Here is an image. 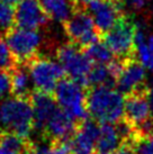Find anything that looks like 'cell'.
<instances>
[{"label": "cell", "instance_id": "9c48e42d", "mask_svg": "<svg viewBox=\"0 0 153 154\" xmlns=\"http://www.w3.org/2000/svg\"><path fill=\"white\" fill-rule=\"evenodd\" d=\"M60 107H62L78 120L89 117L86 106V89L70 77L63 78L54 91Z\"/></svg>", "mask_w": 153, "mask_h": 154}, {"label": "cell", "instance_id": "5b68a950", "mask_svg": "<svg viewBox=\"0 0 153 154\" xmlns=\"http://www.w3.org/2000/svg\"><path fill=\"white\" fill-rule=\"evenodd\" d=\"M62 26L69 41L81 50L101 39L94 17L86 7H76L72 15L62 23Z\"/></svg>", "mask_w": 153, "mask_h": 154}, {"label": "cell", "instance_id": "7c38bea8", "mask_svg": "<svg viewBox=\"0 0 153 154\" xmlns=\"http://www.w3.org/2000/svg\"><path fill=\"white\" fill-rule=\"evenodd\" d=\"M87 10L92 15L101 36L111 29L124 14L120 4L111 0H91L87 6Z\"/></svg>", "mask_w": 153, "mask_h": 154}, {"label": "cell", "instance_id": "4dcf8cb0", "mask_svg": "<svg viewBox=\"0 0 153 154\" xmlns=\"http://www.w3.org/2000/svg\"><path fill=\"white\" fill-rule=\"evenodd\" d=\"M74 154H95V153H74Z\"/></svg>", "mask_w": 153, "mask_h": 154}, {"label": "cell", "instance_id": "30bf717a", "mask_svg": "<svg viewBox=\"0 0 153 154\" xmlns=\"http://www.w3.org/2000/svg\"><path fill=\"white\" fill-rule=\"evenodd\" d=\"M51 20L39 0H20L15 6V26L38 30L46 27Z\"/></svg>", "mask_w": 153, "mask_h": 154}, {"label": "cell", "instance_id": "44dd1931", "mask_svg": "<svg viewBox=\"0 0 153 154\" xmlns=\"http://www.w3.org/2000/svg\"><path fill=\"white\" fill-rule=\"evenodd\" d=\"M18 64L4 35L0 34V70L11 71Z\"/></svg>", "mask_w": 153, "mask_h": 154}, {"label": "cell", "instance_id": "ffe728a7", "mask_svg": "<svg viewBox=\"0 0 153 154\" xmlns=\"http://www.w3.org/2000/svg\"><path fill=\"white\" fill-rule=\"evenodd\" d=\"M15 27V8L13 5L0 1V34L5 35Z\"/></svg>", "mask_w": 153, "mask_h": 154}, {"label": "cell", "instance_id": "9a60e30c", "mask_svg": "<svg viewBox=\"0 0 153 154\" xmlns=\"http://www.w3.org/2000/svg\"><path fill=\"white\" fill-rule=\"evenodd\" d=\"M145 85V66L139 59L125 60L123 71L116 82L117 89L125 96Z\"/></svg>", "mask_w": 153, "mask_h": 154}, {"label": "cell", "instance_id": "5bb4252c", "mask_svg": "<svg viewBox=\"0 0 153 154\" xmlns=\"http://www.w3.org/2000/svg\"><path fill=\"white\" fill-rule=\"evenodd\" d=\"M100 132V123L87 117L78 123L72 144L74 153H95V147Z\"/></svg>", "mask_w": 153, "mask_h": 154}, {"label": "cell", "instance_id": "8fae6325", "mask_svg": "<svg viewBox=\"0 0 153 154\" xmlns=\"http://www.w3.org/2000/svg\"><path fill=\"white\" fill-rule=\"evenodd\" d=\"M79 122L80 120L76 119L69 111L62 107H59V109L50 118L41 133L43 140L50 143L70 140L74 135Z\"/></svg>", "mask_w": 153, "mask_h": 154}, {"label": "cell", "instance_id": "83f0119b", "mask_svg": "<svg viewBox=\"0 0 153 154\" xmlns=\"http://www.w3.org/2000/svg\"><path fill=\"white\" fill-rule=\"evenodd\" d=\"M0 1L6 2V4H9V5H13V6H16L20 0H0Z\"/></svg>", "mask_w": 153, "mask_h": 154}, {"label": "cell", "instance_id": "f546056e", "mask_svg": "<svg viewBox=\"0 0 153 154\" xmlns=\"http://www.w3.org/2000/svg\"><path fill=\"white\" fill-rule=\"evenodd\" d=\"M72 1L74 5H78V2H79V0H72Z\"/></svg>", "mask_w": 153, "mask_h": 154}, {"label": "cell", "instance_id": "2e32d148", "mask_svg": "<svg viewBox=\"0 0 153 154\" xmlns=\"http://www.w3.org/2000/svg\"><path fill=\"white\" fill-rule=\"evenodd\" d=\"M123 143L124 140L116 124L100 123V132L95 147V154L116 152Z\"/></svg>", "mask_w": 153, "mask_h": 154}, {"label": "cell", "instance_id": "e0dca14e", "mask_svg": "<svg viewBox=\"0 0 153 154\" xmlns=\"http://www.w3.org/2000/svg\"><path fill=\"white\" fill-rule=\"evenodd\" d=\"M11 96L25 97L30 96L35 88H32L33 85L30 78V69L27 64H17L11 71Z\"/></svg>", "mask_w": 153, "mask_h": 154}, {"label": "cell", "instance_id": "3957f363", "mask_svg": "<svg viewBox=\"0 0 153 154\" xmlns=\"http://www.w3.org/2000/svg\"><path fill=\"white\" fill-rule=\"evenodd\" d=\"M137 25L134 19L123 14L111 29L101 36V41L120 60L137 59L135 35Z\"/></svg>", "mask_w": 153, "mask_h": 154}, {"label": "cell", "instance_id": "d6986e66", "mask_svg": "<svg viewBox=\"0 0 153 154\" xmlns=\"http://www.w3.org/2000/svg\"><path fill=\"white\" fill-rule=\"evenodd\" d=\"M82 51L85 52L86 55L88 56L94 63L108 64L109 62H111L115 59L114 53L111 51V48L107 46L101 39L92 43Z\"/></svg>", "mask_w": 153, "mask_h": 154}, {"label": "cell", "instance_id": "7a4b0ae2", "mask_svg": "<svg viewBox=\"0 0 153 154\" xmlns=\"http://www.w3.org/2000/svg\"><path fill=\"white\" fill-rule=\"evenodd\" d=\"M34 129L30 96L7 97L0 100V134L11 133L28 137Z\"/></svg>", "mask_w": 153, "mask_h": 154}, {"label": "cell", "instance_id": "4316f807", "mask_svg": "<svg viewBox=\"0 0 153 154\" xmlns=\"http://www.w3.org/2000/svg\"><path fill=\"white\" fill-rule=\"evenodd\" d=\"M0 154H18L16 152H14V151L9 150L7 147H5V146H1L0 145Z\"/></svg>", "mask_w": 153, "mask_h": 154}, {"label": "cell", "instance_id": "ba28073f", "mask_svg": "<svg viewBox=\"0 0 153 154\" xmlns=\"http://www.w3.org/2000/svg\"><path fill=\"white\" fill-rule=\"evenodd\" d=\"M27 65L30 69L33 87L44 92L54 94L59 82L67 77L63 66L59 62L48 57L39 55L27 63Z\"/></svg>", "mask_w": 153, "mask_h": 154}, {"label": "cell", "instance_id": "f1b7e54d", "mask_svg": "<svg viewBox=\"0 0 153 154\" xmlns=\"http://www.w3.org/2000/svg\"><path fill=\"white\" fill-rule=\"evenodd\" d=\"M111 1H115V2H118V4H122V2H124L125 0H111Z\"/></svg>", "mask_w": 153, "mask_h": 154}, {"label": "cell", "instance_id": "ac0fdd59", "mask_svg": "<svg viewBox=\"0 0 153 154\" xmlns=\"http://www.w3.org/2000/svg\"><path fill=\"white\" fill-rule=\"evenodd\" d=\"M51 19L63 23L73 14L76 5L72 0H39Z\"/></svg>", "mask_w": 153, "mask_h": 154}, {"label": "cell", "instance_id": "52a82bcc", "mask_svg": "<svg viewBox=\"0 0 153 154\" xmlns=\"http://www.w3.org/2000/svg\"><path fill=\"white\" fill-rule=\"evenodd\" d=\"M18 64H27L39 56L42 37L35 29H26L15 26L4 35Z\"/></svg>", "mask_w": 153, "mask_h": 154}, {"label": "cell", "instance_id": "484cf974", "mask_svg": "<svg viewBox=\"0 0 153 154\" xmlns=\"http://www.w3.org/2000/svg\"><path fill=\"white\" fill-rule=\"evenodd\" d=\"M146 1L148 0H128V2L132 6V8L135 9V10H140V9L143 8L146 5Z\"/></svg>", "mask_w": 153, "mask_h": 154}, {"label": "cell", "instance_id": "277c9868", "mask_svg": "<svg viewBox=\"0 0 153 154\" xmlns=\"http://www.w3.org/2000/svg\"><path fill=\"white\" fill-rule=\"evenodd\" d=\"M153 106L150 100V87L142 86L125 94L123 119L142 134L153 132Z\"/></svg>", "mask_w": 153, "mask_h": 154}, {"label": "cell", "instance_id": "4fadbf2b", "mask_svg": "<svg viewBox=\"0 0 153 154\" xmlns=\"http://www.w3.org/2000/svg\"><path fill=\"white\" fill-rule=\"evenodd\" d=\"M30 101L34 112V129L42 133L44 126L59 109L60 105L56 101L54 94H48L36 89L30 94Z\"/></svg>", "mask_w": 153, "mask_h": 154}, {"label": "cell", "instance_id": "cb8c5ba5", "mask_svg": "<svg viewBox=\"0 0 153 154\" xmlns=\"http://www.w3.org/2000/svg\"><path fill=\"white\" fill-rule=\"evenodd\" d=\"M117 154H139L137 150L135 149V146L133 145L132 143L128 142H124L123 144L120 145L118 150L116 151Z\"/></svg>", "mask_w": 153, "mask_h": 154}, {"label": "cell", "instance_id": "8992f818", "mask_svg": "<svg viewBox=\"0 0 153 154\" xmlns=\"http://www.w3.org/2000/svg\"><path fill=\"white\" fill-rule=\"evenodd\" d=\"M55 56L67 75L86 89L88 87V74L94 66V62L86 55L85 52L69 42L58 47Z\"/></svg>", "mask_w": 153, "mask_h": 154}, {"label": "cell", "instance_id": "1f68e13d", "mask_svg": "<svg viewBox=\"0 0 153 154\" xmlns=\"http://www.w3.org/2000/svg\"><path fill=\"white\" fill-rule=\"evenodd\" d=\"M105 154H117L116 152H111V153H105Z\"/></svg>", "mask_w": 153, "mask_h": 154}, {"label": "cell", "instance_id": "7402d4cb", "mask_svg": "<svg viewBox=\"0 0 153 154\" xmlns=\"http://www.w3.org/2000/svg\"><path fill=\"white\" fill-rule=\"evenodd\" d=\"M128 143L135 146L139 154H153V132L146 134L136 132L135 136Z\"/></svg>", "mask_w": 153, "mask_h": 154}, {"label": "cell", "instance_id": "6da1fadb", "mask_svg": "<svg viewBox=\"0 0 153 154\" xmlns=\"http://www.w3.org/2000/svg\"><path fill=\"white\" fill-rule=\"evenodd\" d=\"M86 106L88 114L98 123L116 124L124 117L125 96L111 86L86 88Z\"/></svg>", "mask_w": 153, "mask_h": 154}, {"label": "cell", "instance_id": "d4e9b609", "mask_svg": "<svg viewBox=\"0 0 153 154\" xmlns=\"http://www.w3.org/2000/svg\"><path fill=\"white\" fill-rule=\"evenodd\" d=\"M148 44H149V48H150V62H149L148 68H149L153 73V35H151L149 37Z\"/></svg>", "mask_w": 153, "mask_h": 154}, {"label": "cell", "instance_id": "603a6c76", "mask_svg": "<svg viewBox=\"0 0 153 154\" xmlns=\"http://www.w3.org/2000/svg\"><path fill=\"white\" fill-rule=\"evenodd\" d=\"M11 94V73L10 71L0 70V100Z\"/></svg>", "mask_w": 153, "mask_h": 154}]
</instances>
